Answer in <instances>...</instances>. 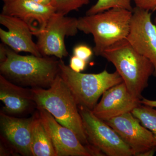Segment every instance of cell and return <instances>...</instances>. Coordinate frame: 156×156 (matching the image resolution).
<instances>
[{"instance_id": "cell-7", "label": "cell", "mask_w": 156, "mask_h": 156, "mask_svg": "<svg viewBox=\"0 0 156 156\" xmlns=\"http://www.w3.org/2000/svg\"><path fill=\"white\" fill-rule=\"evenodd\" d=\"M78 19L55 12L48 20L45 28L35 36L37 44L43 56H55L62 59L68 55L65 44L66 37L78 32Z\"/></svg>"}, {"instance_id": "cell-23", "label": "cell", "mask_w": 156, "mask_h": 156, "mask_svg": "<svg viewBox=\"0 0 156 156\" xmlns=\"http://www.w3.org/2000/svg\"><path fill=\"white\" fill-rule=\"evenodd\" d=\"M8 48L3 43L0 44V62H3L6 60L7 57Z\"/></svg>"}, {"instance_id": "cell-19", "label": "cell", "mask_w": 156, "mask_h": 156, "mask_svg": "<svg viewBox=\"0 0 156 156\" xmlns=\"http://www.w3.org/2000/svg\"><path fill=\"white\" fill-rule=\"evenodd\" d=\"M90 0H53V6L56 12L66 15L89 4Z\"/></svg>"}, {"instance_id": "cell-12", "label": "cell", "mask_w": 156, "mask_h": 156, "mask_svg": "<svg viewBox=\"0 0 156 156\" xmlns=\"http://www.w3.org/2000/svg\"><path fill=\"white\" fill-rule=\"evenodd\" d=\"M140 104V99L132 96L123 82L104 92L100 101L92 112L100 119L106 121L131 112Z\"/></svg>"}, {"instance_id": "cell-17", "label": "cell", "mask_w": 156, "mask_h": 156, "mask_svg": "<svg viewBox=\"0 0 156 156\" xmlns=\"http://www.w3.org/2000/svg\"><path fill=\"white\" fill-rule=\"evenodd\" d=\"M143 126L153 133L156 146V109L154 107L140 104L131 112Z\"/></svg>"}, {"instance_id": "cell-4", "label": "cell", "mask_w": 156, "mask_h": 156, "mask_svg": "<svg viewBox=\"0 0 156 156\" xmlns=\"http://www.w3.org/2000/svg\"><path fill=\"white\" fill-rule=\"evenodd\" d=\"M132 11L112 9L78 19L79 30L91 34L94 38L93 51L101 56L105 49L126 39L130 30Z\"/></svg>"}, {"instance_id": "cell-10", "label": "cell", "mask_w": 156, "mask_h": 156, "mask_svg": "<svg viewBox=\"0 0 156 156\" xmlns=\"http://www.w3.org/2000/svg\"><path fill=\"white\" fill-rule=\"evenodd\" d=\"M126 39L136 52L150 60L156 77V26L152 21L151 12L133 8Z\"/></svg>"}, {"instance_id": "cell-21", "label": "cell", "mask_w": 156, "mask_h": 156, "mask_svg": "<svg viewBox=\"0 0 156 156\" xmlns=\"http://www.w3.org/2000/svg\"><path fill=\"white\" fill-rule=\"evenodd\" d=\"M87 62L83 59L73 55L70 60L69 66L74 71L81 73L86 68Z\"/></svg>"}, {"instance_id": "cell-16", "label": "cell", "mask_w": 156, "mask_h": 156, "mask_svg": "<svg viewBox=\"0 0 156 156\" xmlns=\"http://www.w3.org/2000/svg\"><path fill=\"white\" fill-rule=\"evenodd\" d=\"M31 149L33 156H56L52 140L38 111L34 115L32 124Z\"/></svg>"}, {"instance_id": "cell-6", "label": "cell", "mask_w": 156, "mask_h": 156, "mask_svg": "<svg viewBox=\"0 0 156 156\" xmlns=\"http://www.w3.org/2000/svg\"><path fill=\"white\" fill-rule=\"evenodd\" d=\"M85 134L90 145L105 156H134L132 150L115 131L92 111L78 105Z\"/></svg>"}, {"instance_id": "cell-15", "label": "cell", "mask_w": 156, "mask_h": 156, "mask_svg": "<svg viewBox=\"0 0 156 156\" xmlns=\"http://www.w3.org/2000/svg\"><path fill=\"white\" fill-rule=\"evenodd\" d=\"M0 100L4 105L2 111L10 115L29 113L37 108L30 89L14 84L1 74Z\"/></svg>"}, {"instance_id": "cell-5", "label": "cell", "mask_w": 156, "mask_h": 156, "mask_svg": "<svg viewBox=\"0 0 156 156\" xmlns=\"http://www.w3.org/2000/svg\"><path fill=\"white\" fill-rule=\"evenodd\" d=\"M58 66V74L72 93L78 105L92 111L104 92L123 82L116 71L110 73L105 70L97 74L77 73L62 59H59Z\"/></svg>"}, {"instance_id": "cell-14", "label": "cell", "mask_w": 156, "mask_h": 156, "mask_svg": "<svg viewBox=\"0 0 156 156\" xmlns=\"http://www.w3.org/2000/svg\"><path fill=\"white\" fill-rule=\"evenodd\" d=\"M55 12L56 9L53 6L44 5L31 0H15L5 4L2 14L21 19L36 36L44 30L48 20Z\"/></svg>"}, {"instance_id": "cell-13", "label": "cell", "mask_w": 156, "mask_h": 156, "mask_svg": "<svg viewBox=\"0 0 156 156\" xmlns=\"http://www.w3.org/2000/svg\"><path fill=\"white\" fill-rule=\"evenodd\" d=\"M0 23L8 30L0 28V38L5 44L17 53L24 52L43 56L33 40V32L25 22L17 17L1 14Z\"/></svg>"}, {"instance_id": "cell-11", "label": "cell", "mask_w": 156, "mask_h": 156, "mask_svg": "<svg viewBox=\"0 0 156 156\" xmlns=\"http://www.w3.org/2000/svg\"><path fill=\"white\" fill-rule=\"evenodd\" d=\"M34 115L19 118L0 113V130L2 143L13 153L24 156H32L31 149L32 124Z\"/></svg>"}, {"instance_id": "cell-20", "label": "cell", "mask_w": 156, "mask_h": 156, "mask_svg": "<svg viewBox=\"0 0 156 156\" xmlns=\"http://www.w3.org/2000/svg\"><path fill=\"white\" fill-rule=\"evenodd\" d=\"M73 55L87 62L92 57L93 51L87 45H78L74 48Z\"/></svg>"}, {"instance_id": "cell-2", "label": "cell", "mask_w": 156, "mask_h": 156, "mask_svg": "<svg viewBox=\"0 0 156 156\" xmlns=\"http://www.w3.org/2000/svg\"><path fill=\"white\" fill-rule=\"evenodd\" d=\"M59 60L48 56H22L8 48L6 60L0 63L1 74L21 87L48 89L59 73Z\"/></svg>"}, {"instance_id": "cell-1", "label": "cell", "mask_w": 156, "mask_h": 156, "mask_svg": "<svg viewBox=\"0 0 156 156\" xmlns=\"http://www.w3.org/2000/svg\"><path fill=\"white\" fill-rule=\"evenodd\" d=\"M30 90L37 108L47 110L59 124L73 131L83 144L91 145L85 134L78 104L59 74L48 89Z\"/></svg>"}, {"instance_id": "cell-18", "label": "cell", "mask_w": 156, "mask_h": 156, "mask_svg": "<svg viewBox=\"0 0 156 156\" xmlns=\"http://www.w3.org/2000/svg\"><path fill=\"white\" fill-rule=\"evenodd\" d=\"M112 9H126L133 11L131 0H98L87 11L86 15H92Z\"/></svg>"}, {"instance_id": "cell-27", "label": "cell", "mask_w": 156, "mask_h": 156, "mask_svg": "<svg viewBox=\"0 0 156 156\" xmlns=\"http://www.w3.org/2000/svg\"><path fill=\"white\" fill-rule=\"evenodd\" d=\"M154 23L156 26V17H155L154 19Z\"/></svg>"}, {"instance_id": "cell-26", "label": "cell", "mask_w": 156, "mask_h": 156, "mask_svg": "<svg viewBox=\"0 0 156 156\" xmlns=\"http://www.w3.org/2000/svg\"><path fill=\"white\" fill-rule=\"evenodd\" d=\"M2 1L5 2V3L11 2H13L15 0H2Z\"/></svg>"}, {"instance_id": "cell-3", "label": "cell", "mask_w": 156, "mask_h": 156, "mask_svg": "<svg viewBox=\"0 0 156 156\" xmlns=\"http://www.w3.org/2000/svg\"><path fill=\"white\" fill-rule=\"evenodd\" d=\"M101 56L113 64L130 94L141 99L154 71L150 60L136 52L126 39L107 48Z\"/></svg>"}, {"instance_id": "cell-8", "label": "cell", "mask_w": 156, "mask_h": 156, "mask_svg": "<svg viewBox=\"0 0 156 156\" xmlns=\"http://www.w3.org/2000/svg\"><path fill=\"white\" fill-rule=\"evenodd\" d=\"M37 109L52 140L56 156H105L92 146L83 144L73 131L59 124L47 110Z\"/></svg>"}, {"instance_id": "cell-24", "label": "cell", "mask_w": 156, "mask_h": 156, "mask_svg": "<svg viewBox=\"0 0 156 156\" xmlns=\"http://www.w3.org/2000/svg\"><path fill=\"white\" fill-rule=\"evenodd\" d=\"M140 103L156 108V100H149L147 98H142L140 99Z\"/></svg>"}, {"instance_id": "cell-25", "label": "cell", "mask_w": 156, "mask_h": 156, "mask_svg": "<svg viewBox=\"0 0 156 156\" xmlns=\"http://www.w3.org/2000/svg\"><path fill=\"white\" fill-rule=\"evenodd\" d=\"M35 2L46 6H53V0H31Z\"/></svg>"}, {"instance_id": "cell-22", "label": "cell", "mask_w": 156, "mask_h": 156, "mask_svg": "<svg viewBox=\"0 0 156 156\" xmlns=\"http://www.w3.org/2000/svg\"><path fill=\"white\" fill-rule=\"evenodd\" d=\"M135 7L152 12L156 11V0H133Z\"/></svg>"}, {"instance_id": "cell-9", "label": "cell", "mask_w": 156, "mask_h": 156, "mask_svg": "<svg viewBox=\"0 0 156 156\" xmlns=\"http://www.w3.org/2000/svg\"><path fill=\"white\" fill-rule=\"evenodd\" d=\"M132 150L134 156H153L156 151L153 134L131 112L105 121Z\"/></svg>"}]
</instances>
